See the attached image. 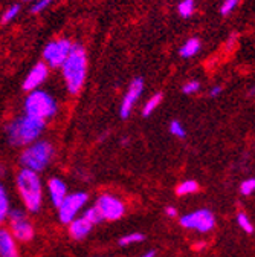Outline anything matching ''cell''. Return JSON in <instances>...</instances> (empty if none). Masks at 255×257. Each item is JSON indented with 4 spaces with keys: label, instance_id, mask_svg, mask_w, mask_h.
<instances>
[{
    "label": "cell",
    "instance_id": "1",
    "mask_svg": "<svg viewBox=\"0 0 255 257\" xmlns=\"http://www.w3.org/2000/svg\"><path fill=\"white\" fill-rule=\"evenodd\" d=\"M45 125L46 121L25 113L8 124L7 127L8 143L14 147H28L31 144H34L40 137V134L43 132Z\"/></svg>",
    "mask_w": 255,
    "mask_h": 257
},
{
    "label": "cell",
    "instance_id": "2",
    "mask_svg": "<svg viewBox=\"0 0 255 257\" xmlns=\"http://www.w3.org/2000/svg\"><path fill=\"white\" fill-rule=\"evenodd\" d=\"M63 78L71 95H78L87 75V54L81 45H74L69 58L61 66Z\"/></svg>",
    "mask_w": 255,
    "mask_h": 257
},
{
    "label": "cell",
    "instance_id": "3",
    "mask_svg": "<svg viewBox=\"0 0 255 257\" xmlns=\"http://www.w3.org/2000/svg\"><path fill=\"white\" fill-rule=\"evenodd\" d=\"M17 190L25 207L31 213H37L43 202V187L37 172L22 169L17 175Z\"/></svg>",
    "mask_w": 255,
    "mask_h": 257
},
{
    "label": "cell",
    "instance_id": "4",
    "mask_svg": "<svg viewBox=\"0 0 255 257\" xmlns=\"http://www.w3.org/2000/svg\"><path fill=\"white\" fill-rule=\"evenodd\" d=\"M57 112H58V104L51 93L39 89L28 93L25 100V113L48 121L54 118Z\"/></svg>",
    "mask_w": 255,
    "mask_h": 257
},
{
    "label": "cell",
    "instance_id": "5",
    "mask_svg": "<svg viewBox=\"0 0 255 257\" xmlns=\"http://www.w3.org/2000/svg\"><path fill=\"white\" fill-rule=\"evenodd\" d=\"M54 156V147L48 141H36L34 144L28 146L22 155H20V163L23 169H29L34 172H43Z\"/></svg>",
    "mask_w": 255,
    "mask_h": 257
},
{
    "label": "cell",
    "instance_id": "6",
    "mask_svg": "<svg viewBox=\"0 0 255 257\" xmlns=\"http://www.w3.org/2000/svg\"><path fill=\"white\" fill-rule=\"evenodd\" d=\"M72 48H74V45L68 39L52 40L45 46L43 58H45V61L49 68H54V69L61 68L63 64H65V61L69 58Z\"/></svg>",
    "mask_w": 255,
    "mask_h": 257
},
{
    "label": "cell",
    "instance_id": "7",
    "mask_svg": "<svg viewBox=\"0 0 255 257\" xmlns=\"http://www.w3.org/2000/svg\"><path fill=\"white\" fill-rule=\"evenodd\" d=\"M87 201H89V196L84 191L71 193V195H68V198L63 201V204L58 207V219L63 223H68V225L72 223L77 219L78 213L84 208Z\"/></svg>",
    "mask_w": 255,
    "mask_h": 257
},
{
    "label": "cell",
    "instance_id": "8",
    "mask_svg": "<svg viewBox=\"0 0 255 257\" xmlns=\"http://www.w3.org/2000/svg\"><path fill=\"white\" fill-rule=\"evenodd\" d=\"M179 222L186 230H196L199 233H208L214 228L215 217L209 210L202 208V210H196L193 213L183 214Z\"/></svg>",
    "mask_w": 255,
    "mask_h": 257
},
{
    "label": "cell",
    "instance_id": "9",
    "mask_svg": "<svg viewBox=\"0 0 255 257\" xmlns=\"http://www.w3.org/2000/svg\"><path fill=\"white\" fill-rule=\"evenodd\" d=\"M8 220H10V231L19 242H29L34 237L33 223L29 222V219L22 210L13 208L8 214Z\"/></svg>",
    "mask_w": 255,
    "mask_h": 257
},
{
    "label": "cell",
    "instance_id": "10",
    "mask_svg": "<svg viewBox=\"0 0 255 257\" xmlns=\"http://www.w3.org/2000/svg\"><path fill=\"white\" fill-rule=\"evenodd\" d=\"M95 207L98 208L104 220H110V222L121 219L125 211L122 201H119L118 198L112 195H101L97 199V202H95Z\"/></svg>",
    "mask_w": 255,
    "mask_h": 257
},
{
    "label": "cell",
    "instance_id": "11",
    "mask_svg": "<svg viewBox=\"0 0 255 257\" xmlns=\"http://www.w3.org/2000/svg\"><path fill=\"white\" fill-rule=\"evenodd\" d=\"M142 92H144V80L138 77V78H135V80L130 83L129 89H127V92H125V95H124V98H122V101H121V106H119V116H121L122 119H127V118L130 116V113H132L135 104H136L138 100L141 98Z\"/></svg>",
    "mask_w": 255,
    "mask_h": 257
},
{
    "label": "cell",
    "instance_id": "12",
    "mask_svg": "<svg viewBox=\"0 0 255 257\" xmlns=\"http://www.w3.org/2000/svg\"><path fill=\"white\" fill-rule=\"evenodd\" d=\"M49 75V66L46 63L40 61L37 63L36 66L29 71V74L26 75L25 81H23V90L26 92H33V90H37L39 86H42L46 78Z\"/></svg>",
    "mask_w": 255,
    "mask_h": 257
},
{
    "label": "cell",
    "instance_id": "13",
    "mask_svg": "<svg viewBox=\"0 0 255 257\" xmlns=\"http://www.w3.org/2000/svg\"><path fill=\"white\" fill-rule=\"evenodd\" d=\"M48 188H49L52 204L58 208L63 204V201L68 198V187H66L65 181H61L60 178H52L48 182Z\"/></svg>",
    "mask_w": 255,
    "mask_h": 257
},
{
    "label": "cell",
    "instance_id": "14",
    "mask_svg": "<svg viewBox=\"0 0 255 257\" xmlns=\"http://www.w3.org/2000/svg\"><path fill=\"white\" fill-rule=\"evenodd\" d=\"M92 228H93V223L86 216H80L72 223H69V234L72 239L81 240V239L87 237V234L92 231Z\"/></svg>",
    "mask_w": 255,
    "mask_h": 257
},
{
    "label": "cell",
    "instance_id": "15",
    "mask_svg": "<svg viewBox=\"0 0 255 257\" xmlns=\"http://www.w3.org/2000/svg\"><path fill=\"white\" fill-rule=\"evenodd\" d=\"M17 239L13 236L11 231L2 230L0 231V255L2 257H19L17 249Z\"/></svg>",
    "mask_w": 255,
    "mask_h": 257
},
{
    "label": "cell",
    "instance_id": "16",
    "mask_svg": "<svg viewBox=\"0 0 255 257\" xmlns=\"http://www.w3.org/2000/svg\"><path fill=\"white\" fill-rule=\"evenodd\" d=\"M199 51H200V40L193 37L182 45V48L179 49V55L183 58H191V57H194Z\"/></svg>",
    "mask_w": 255,
    "mask_h": 257
},
{
    "label": "cell",
    "instance_id": "17",
    "mask_svg": "<svg viewBox=\"0 0 255 257\" xmlns=\"http://www.w3.org/2000/svg\"><path fill=\"white\" fill-rule=\"evenodd\" d=\"M199 191V184L194 181V179H188V181H183L177 185L176 188V193L179 196H186V195H193V193Z\"/></svg>",
    "mask_w": 255,
    "mask_h": 257
},
{
    "label": "cell",
    "instance_id": "18",
    "mask_svg": "<svg viewBox=\"0 0 255 257\" xmlns=\"http://www.w3.org/2000/svg\"><path fill=\"white\" fill-rule=\"evenodd\" d=\"M162 103V93H156L151 98H148V101L144 104V110H142V116H150L159 106Z\"/></svg>",
    "mask_w": 255,
    "mask_h": 257
},
{
    "label": "cell",
    "instance_id": "19",
    "mask_svg": "<svg viewBox=\"0 0 255 257\" xmlns=\"http://www.w3.org/2000/svg\"><path fill=\"white\" fill-rule=\"evenodd\" d=\"M13 208L10 207V199H8V195H7V190L5 187L0 188V220H7L8 219V214Z\"/></svg>",
    "mask_w": 255,
    "mask_h": 257
},
{
    "label": "cell",
    "instance_id": "20",
    "mask_svg": "<svg viewBox=\"0 0 255 257\" xmlns=\"http://www.w3.org/2000/svg\"><path fill=\"white\" fill-rule=\"evenodd\" d=\"M194 10H196V2L194 0H182L177 7V11H179V16L182 19H188L194 14Z\"/></svg>",
    "mask_w": 255,
    "mask_h": 257
},
{
    "label": "cell",
    "instance_id": "21",
    "mask_svg": "<svg viewBox=\"0 0 255 257\" xmlns=\"http://www.w3.org/2000/svg\"><path fill=\"white\" fill-rule=\"evenodd\" d=\"M145 239V236L142 233H130V234H125L119 239V245L121 246H129L133 243H139Z\"/></svg>",
    "mask_w": 255,
    "mask_h": 257
},
{
    "label": "cell",
    "instance_id": "22",
    "mask_svg": "<svg viewBox=\"0 0 255 257\" xmlns=\"http://www.w3.org/2000/svg\"><path fill=\"white\" fill-rule=\"evenodd\" d=\"M237 223H238V227L244 231V233H247V234H252L253 233V225H252V222H250V219L247 217V214L246 213H238L237 214Z\"/></svg>",
    "mask_w": 255,
    "mask_h": 257
},
{
    "label": "cell",
    "instance_id": "23",
    "mask_svg": "<svg viewBox=\"0 0 255 257\" xmlns=\"http://www.w3.org/2000/svg\"><path fill=\"white\" fill-rule=\"evenodd\" d=\"M83 216H86L93 225H97V223H100V222H103L104 219H103V216H101V213L98 211V208L97 207H90V208H87L84 213H83Z\"/></svg>",
    "mask_w": 255,
    "mask_h": 257
},
{
    "label": "cell",
    "instance_id": "24",
    "mask_svg": "<svg viewBox=\"0 0 255 257\" xmlns=\"http://www.w3.org/2000/svg\"><path fill=\"white\" fill-rule=\"evenodd\" d=\"M170 134L171 135H174V137H177V138H185V135H186V131H185V127L182 125V122L180 121H171L170 122Z\"/></svg>",
    "mask_w": 255,
    "mask_h": 257
},
{
    "label": "cell",
    "instance_id": "25",
    "mask_svg": "<svg viewBox=\"0 0 255 257\" xmlns=\"http://www.w3.org/2000/svg\"><path fill=\"white\" fill-rule=\"evenodd\" d=\"M255 191V178H249V179H244L241 184H240V193L243 196H249Z\"/></svg>",
    "mask_w": 255,
    "mask_h": 257
},
{
    "label": "cell",
    "instance_id": "26",
    "mask_svg": "<svg viewBox=\"0 0 255 257\" xmlns=\"http://www.w3.org/2000/svg\"><path fill=\"white\" fill-rule=\"evenodd\" d=\"M19 13H20V5H11L10 8H7V11L4 13V16H2V22L4 23H10V22H13L17 16H19Z\"/></svg>",
    "mask_w": 255,
    "mask_h": 257
},
{
    "label": "cell",
    "instance_id": "27",
    "mask_svg": "<svg viewBox=\"0 0 255 257\" xmlns=\"http://www.w3.org/2000/svg\"><path fill=\"white\" fill-rule=\"evenodd\" d=\"M238 2H240V0H223V4H221V7H220L221 16H228V14H231V13L237 8Z\"/></svg>",
    "mask_w": 255,
    "mask_h": 257
},
{
    "label": "cell",
    "instance_id": "28",
    "mask_svg": "<svg viewBox=\"0 0 255 257\" xmlns=\"http://www.w3.org/2000/svg\"><path fill=\"white\" fill-rule=\"evenodd\" d=\"M199 89H200V83H199L197 80H191V81H186V83L183 84L182 92H183L185 95H193V93L199 92Z\"/></svg>",
    "mask_w": 255,
    "mask_h": 257
},
{
    "label": "cell",
    "instance_id": "29",
    "mask_svg": "<svg viewBox=\"0 0 255 257\" xmlns=\"http://www.w3.org/2000/svg\"><path fill=\"white\" fill-rule=\"evenodd\" d=\"M51 4H52V0H37V2L33 5V8H31V13H33V14H39V13L45 11Z\"/></svg>",
    "mask_w": 255,
    "mask_h": 257
},
{
    "label": "cell",
    "instance_id": "30",
    "mask_svg": "<svg viewBox=\"0 0 255 257\" xmlns=\"http://www.w3.org/2000/svg\"><path fill=\"white\" fill-rule=\"evenodd\" d=\"M220 93H221V86H214L209 90V96H211V98H215V96H218Z\"/></svg>",
    "mask_w": 255,
    "mask_h": 257
},
{
    "label": "cell",
    "instance_id": "31",
    "mask_svg": "<svg viewBox=\"0 0 255 257\" xmlns=\"http://www.w3.org/2000/svg\"><path fill=\"white\" fill-rule=\"evenodd\" d=\"M165 214L170 216V217H176L177 216V210L174 207H167L165 208Z\"/></svg>",
    "mask_w": 255,
    "mask_h": 257
},
{
    "label": "cell",
    "instance_id": "32",
    "mask_svg": "<svg viewBox=\"0 0 255 257\" xmlns=\"http://www.w3.org/2000/svg\"><path fill=\"white\" fill-rule=\"evenodd\" d=\"M141 257H156V251H154V249H150V251L144 252Z\"/></svg>",
    "mask_w": 255,
    "mask_h": 257
},
{
    "label": "cell",
    "instance_id": "33",
    "mask_svg": "<svg viewBox=\"0 0 255 257\" xmlns=\"http://www.w3.org/2000/svg\"><path fill=\"white\" fill-rule=\"evenodd\" d=\"M23 2H33V0H23Z\"/></svg>",
    "mask_w": 255,
    "mask_h": 257
}]
</instances>
